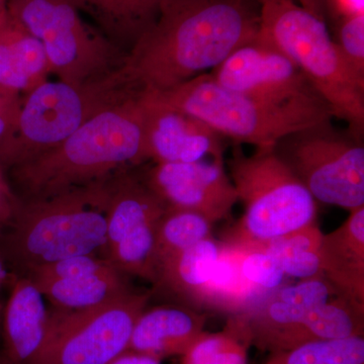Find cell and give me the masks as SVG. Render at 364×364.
I'll return each mask as SVG.
<instances>
[{
    "instance_id": "cell-1",
    "label": "cell",
    "mask_w": 364,
    "mask_h": 364,
    "mask_svg": "<svg viewBox=\"0 0 364 364\" xmlns=\"http://www.w3.org/2000/svg\"><path fill=\"white\" fill-rule=\"evenodd\" d=\"M258 28L259 14L249 0H168L124 70L141 92L170 90L212 70L255 39Z\"/></svg>"
},
{
    "instance_id": "cell-2",
    "label": "cell",
    "mask_w": 364,
    "mask_h": 364,
    "mask_svg": "<svg viewBox=\"0 0 364 364\" xmlns=\"http://www.w3.org/2000/svg\"><path fill=\"white\" fill-rule=\"evenodd\" d=\"M139 95L93 117L56 147L11 167L21 202L105 181L148 161Z\"/></svg>"
},
{
    "instance_id": "cell-3",
    "label": "cell",
    "mask_w": 364,
    "mask_h": 364,
    "mask_svg": "<svg viewBox=\"0 0 364 364\" xmlns=\"http://www.w3.org/2000/svg\"><path fill=\"white\" fill-rule=\"evenodd\" d=\"M112 178L21 202L6 228V260L26 275L48 263L105 251Z\"/></svg>"
},
{
    "instance_id": "cell-4",
    "label": "cell",
    "mask_w": 364,
    "mask_h": 364,
    "mask_svg": "<svg viewBox=\"0 0 364 364\" xmlns=\"http://www.w3.org/2000/svg\"><path fill=\"white\" fill-rule=\"evenodd\" d=\"M257 38L286 54L303 72L333 117L363 139L364 77L349 66L332 39L325 20L294 0H257Z\"/></svg>"
},
{
    "instance_id": "cell-5",
    "label": "cell",
    "mask_w": 364,
    "mask_h": 364,
    "mask_svg": "<svg viewBox=\"0 0 364 364\" xmlns=\"http://www.w3.org/2000/svg\"><path fill=\"white\" fill-rule=\"evenodd\" d=\"M143 93L198 117L234 144L256 149L274 148L284 136L334 117L323 100L270 104L227 90L208 73L170 90Z\"/></svg>"
},
{
    "instance_id": "cell-6",
    "label": "cell",
    "mask_w": 364,
    "mask_h": 364,
    "mask_svg": "<svg viewBox=\"0 0 364 364\" xmlns=\"http://www.w3.org/2000/svg\"><path fill=\"white\" fill-rule=\"evenodd\" d=\"M140 93L124 67L85 83L46 81L23 95L16 131L0 150V164L11 168L56 147L93 117Z\"/></svg>"
},
{
    "instance_id": "cell-7",
    "label": "cell",
    "mask_w": 364,
    "mask_h": 364,
    "mask_svg": "<svg viewBox=\"0 0 364 364\" xmlns=\"http://www.w3.org/2000/svg\"><path fill=\"white\" fill-rule=\"evenodd\" d=\"M228 168L244 213L224 243L255 245L317 221V202L274 148L246 155L234 144Z\"/></svg>"
},
{
    "instance_id": "cell-8",
    "label": "cell",
    "mask_w": 364,
    "mask_h": 364,
    "mask_svg": "<svg viewBox=\"0 0 364 364\" xmlns=\"http://www.w3.org/2000/svg\"><path fill=\"white\" fill-rule=\"evenodd\" d=\"M6 14L44 47L51 74L85 83L123 68L127 56L68 0H6Z\"/></svg>"
},
{
    "instance_id": "cell-9",
    "label": "cell",
    "mask_w": 364,
    "mask_h": 364,
    "mask_svg": "<svg viewBox=\"0 0 364 364\" xmlns=\"http://www.w3.org/2000/svg\"><path fill=\"white\" fill-rule=\"evenodd\" d=\"M275 153L316 202L352 210L364 205V146L331 121L284 136Z\"/></svg>"
},
{
    "instance_id": "cell-10",
    "label": "cell",
    "mask_w": 364,
    "mask_h": 364,
    "mask_svg": "<svg viewBox=\"0 0 364 364\" xmlns=\"http://www.w3.org/2000/svg\"><path fill=\"white\" fill-rule=\"evenodd\" d=\"M151 293L129 291L104 305L50 315L47 334L28 364H109L129 343Z\"/></svg>"
},
{
    "instance_id": "cell-11",
    "label": "cell",
    "mask_w": 364,
    "mask_h": 364,
    "mask_svg": "<svg viewBox=\"0 0 364 364\" xmlns=\"http://www.w3.org/2000/svg\"><path fill=\"white\" fill-rule=\"evenodd\" d=\"M337 294L324 277L275 289L244 314L251 345L275 353L309 342L339 338L341 318L328 303Z\"/></svg>"
},
{
    "instance_id": "cell-12",
    "label": "cell",
    "mask_w": 364,
    "mask_h": 364,
    "mask_svg": "<svg viewBox=\"0 0 364 364\" xmlns=\"http://www.w3.org/2000/svg\"><path fill=\"white\" fill-rule=\"evenodd\" d=\"M208 74L227 90L270 104L323 100L286 54L257 36L237 48Z\"/></svg>"
},
{
    "instance_id": "cell-13",
    "label": "cell",
    "mask_w": 364,
    "mask_h": 364,
    "mask_svg": "<svg viewBox=\"0 0 364 364\" xmlns=\"http://www.w3.org/2000/svg\"><path fill=\"white\" fill-rule=\"evenodd\" d=\"M142 176L167 208L193 210L214 224L228 219L238 203L224 161L154 163Z\"/></svg>"
},
{
    "instance_id": "cell-14",
    "label": "cell",
    "mask_w": 364,
    "mask_h": 364,
    "mask_svg": "<svg viewBox=\"0 0 364 364\" xmlns=\"http://www.w3.org/2000/svg\"><path fill=\"white\" fill-rule=\"evenodd\" d=\"M146 157L154 163L224 161V136L193 114L141 92L138 97Z\"/></svg>"
},
{
    "instance_id": "cell-15",
    "label": "cell",
    "mask_w": 364,
    "mask_h": 364,
    "mask_svg": "<svg viewBox=\"0 0 364 364\" xmlns=\"http://www.w3.org/2000/svg\"><path fill=\"white\" fill-rule=\"evenodd\" d=\"M207 314L186 306H155L136 321L128 350L161 361L181 356L205 331Z\"/></svg>"
},
{
    "instance_id": "cell-16",
    "label": "cell",
    "mask_w": 364,
    "mask_h": 364,
    "mask_svg": "<svg viewBox=\"0 0 364 364\" xmlns=\"http://www.w3.org/2000/svg\"><path fill=\"white\" fill-rule=\"evenodd\" d=\"M320 253L322 277L340 294L364 305V205L323 234Z\"/></svg>"
},
{
    "instance_id": "cell-17",
    "label": "cell",
    "mask_w": 364,
    "mask_h": 364,
    "mask_svg": "<svg viewBox=\"0 0 364 364\" xmlns=\"http://www.w3.org/2000/svg\"><path fill=\"white\" fill-rule=\"evenodd\" d=\"M49 318L44 296L33 280L16 277L4 310V353L16 363H30L44 342Z\"/></svg>"
},
{
    "instance_id": "cell-18",
    "label": "cell",
    "mask_w": 364,
    "mask_h": 364,
    "mask_svg": "<svg viewBox=\"0 0 364 364\" xmlns=\"http://www.w3.org/2000/svg\"><path fill=\"white\" fill-rule=\"evenodd\" d=\"M51 74L44 47L9 14L0 16V86L23 95Z\"/></svg>"
},
{
    "instance_id": "cell-19",
    "label": "cell",
    "mask_w": 364,
    "mask_h": 364,
    "mask_svg": "<svg viewBox=\"0 0 364 364\" xmlns=\"http://www.w3.org/2000/svg\"><path fill=\"white\" fill-rule=\"evenodd\" d=\"M95 28L126 53L149 31L168 0H68Z\"/></svg>"
},
{
    "instance_id": "cell-20",
    "label": "cell",
    "mask_w": 364,
    "mask_h": 364,
    "mask_svg": "<svg viewBox=\"0 0 364 364\" xmlns=\"http://www.w3.org/2000/svg\"><path fill=\"white\" fill-rule=\"evenodd\" d=\"M134 169L112 178L105 252L136 228L157 222L168 208L144 181L142 172Z\"/></svg>"
},
{
    "instance_id": "cell-21",
    "label": "cell",
    "mask_w": 364,
    "mask_h": 364,
    "mask_svg": "<svg viewBox=\"0 0 364 364\" xmlns=\"http://www.w3.org/2000/svg\"><path fill=\"white\" fill-rule=\"evenodd\" d=\"M222 250V242L208 237L159 267L154 286L167 291L182 306L200 311L205 287ZM202 312V311H200Z\"/></svg>"
},
{
    "instance_id": "cell-22",
    "label": "cell",
    "mask_w": 364,
    "mask_h": 364,
    "mask_svg": "<svg viewBox=\"0 0 364 364\" xmlns=\"http://www.w3.org/2000/svg\"><path fill=\"white\" fill-rule=\"evenodd\" d=\"M267 296L242 274L235 246L222 242V250L210 280L203 291L200 311L248 313Z\"/></svg>"
},
{
    "instance_id": "cell-23",
    "label": "cell",
    "mask_w": 364,
    "mask_h": 364,
    "mask_svg": "<svg viewBox=\"0 0 364 364\" xmlns=\"http://www.w3.org/2000/svg\"><path fill=\"white\" fill-rule=\"evenodd\" d=\"M44 298L61 311H77L104 305L131 291L124 274L112 267L68 279L33 282Z\"/></svg>"
},
{
    "instance_id": "cell-24",
    "label": "cell",
    "mask_w": 364,
    "mask_h": 364,
    "mask_svg": "<svg viewBox=\"0 0 364 364\" xmlns=\"http://www.w3.org/2000/svg\"><path fill=\"white\" fill-rule=\"evenodd\" d=\"M250 345L245 315L229 316L223 331H203L182 354L181 364H247Z\"/></svg>"
},
{
    "instance_id": "cell-25",
    "label": "cell",
    "mask_w": 364,
    "mask_h": 364,
    "mask_svg": "<svg viewBox=\"0 0 364 364\" xmlns=\"http://www.w3.org/2000/svg\"><path fill=\"white\" fill-rule=\"evenodd\" d=\"M323 234L315 221L255 245L267 249L274 255L287 277L312 279L322 277L320 249Z\"/></svg>"
},
{
    "instance_id": "cell-26",
    "label": "cell",
    "mask_w": 364,
    "mask_h": 364,
    "mask_svg": "<svg viewBox=\"0 0 364 364\" xmlns=\"http://www.w3.org/2000/svg\"><path fill=\"white\" fill-rule=\"evenodd\" d=\"M214 223L193 210L167 208L157 222L155 231V259L157 272L167 260L212 237ZM157 279V277H156Z\"/></svg>"
},
{
    "instance_id": "cell-27",
    "label": "cell",
    "mask_w": 364,
    "mask_h": 364,
    "mask_svg": "<svg viewBox=\"0 0 364 364\" xmlns=\"http://www.w3.org/2000/svg\"><path fill=\"white\" fill-rule=\"evenodd\" d=\"M159 221V220H158ZM157 221V222H158ZM157 222L136 228L107 249L105 257L123 274L156 282L155 231Z\"/></svg>"
},
{
    "instance_id": "cell-28",
    "label": "cell",
    "mask_w": 364,
    "mask_h": 364,
    "mask_svg": "<svg viewBox=\"0 0 364 364\" xmlns=\"http://www.w3.org/2000/svg\"><path fill=\"white\" fill-rule=\"evenodd\" d=\"M264 364H364V337L309 342L272 353Z\"/></svg>"
},
{
    "instance_id": "cell-29",
    "label": "cell",
    "mask_w": 364,
    "mask_h": 364,
    "mask_svg": "<svg viewBox=\"0 0 364 364\" xmlns=\"http://www.w3.org/2000/svg\"><path fill=\"white\" fill-rule=\"evenodd\" d=\"M235 246L242 274L261 293L269 294L282 287L286 279L279 260L259 245Z\"/></svg>"
},
{
    "instance_id": "cell-30",
    "label": "cell",
    "mask_w": 364,
    "mask_h": 364,
    "mask_svg": "<svg viewBox=\"0 0 364 364\" xmlns=\"http://www.w3.org/2000/svg\"><path fill=\"white\" fill-rule=\"evenodd\" d=\"M337 47L349 66L364 77V14L338 21Z\"/></svg>"
},
{
    "instance_id": "cell-31",
    "label": "cell",
    "mask_w": 364,
    "mask_h": 364,
    "mask_svg": "<svg viewBox=\"0 0 364 364\" xmlns=\"http://www.w3.org/2000/svg\"><path fill=\"white\" fill-rule=\"evenodd\" d=\"M23 95L0 86V150L13 136L20 116Z\"/></svg>"
},
{
    "instance_id": "cell-32",
    "label": "cell",
    "mask_w": 364,
    "mask_h": 364,
    "mask_svg": "<svg viewBox=\"0 0 364 364\" xmlns=\"http://www.w3.org/2000/svg\"><path fill=\"white\" fill-rule=\"evenodd\" d=\"M21 205L20 196L14 193L0 164V233L13 221Z\"/></svg>"
},
{
    "instance_id": "cell-33",
    "label": "cell",
    "mask_w": 364,
    "mask_h": 364,
    "mask_svg": "<svg viewBox=\"0 0 364 364\" xmlns=\"http://www.w3.org/2000/svg\"><path fill=\"white\" fill-rule=\"evenodd\" d=\"M324 13L335 21L364 14V0H323Z\"/></svg>"
},
{
    "instance_id": "cell-34",
    "label": "cell",
    "mask_w": 364,
    "mask_h": 364,
    "mask_svg": "<svg viewBox=\"0 0 364 364\" xmlns=\"http://www.w3.org/2000/svg\"><path fill=\"white\" fill-rule=\"evenodd\" d=\"M161 361L130 350L123 352L109 364H160Z\"/></svg>"
},
{
    "instance_id": "cell-35",
    "label": "cell",
    "mask_w": 364,
    "mask_h": 364,
    "mask_svg": "<svg viewBox=\"0 0 364 364\" xmlns=\"http://www.w3.org/2000/svg\"><path fill=\"white\" fill-rule=\"evenodd\" d=\"M299 6L304 7L306 11H310L318 16V18L325 20L324 6H323V0H298Z\"/></svg>"
},
{
    "instance_id": "cell-36",
    "label": "cell",
    "mask_w": 364,
    "mask_h": 364,
    "mask_svg": "<svg viewBox=\"0 0 364 364\" xmlns=\"http://www.w3.org/2000/svg\"><path fill=\"white\" fill-rule=\"evenodd\" d=\"M9 273L7 270L6 263L4 257L0 256V289L6 284L7 279H9Z\"/></svg>"
},
{
    "instance_id": "cell-37",
    "label": "cell",
    "mask_w": 364,
    "mask_h": 364,
    "mask_svg": "<svg viewBox=\"0 0 364 364\" xmlns=\"http://www.w3.org/2000/svg\"><path fill=\"white\" fill-rule=\"evenodd\" d=\"M0 364H23L20 363H16V361H14L13 359L9 358L4 352L0 353Z\"/></svg>"
},
{
    "instance_id": "cell-38",
    "label": "cell",
    "mask_w": 364,
    "mask_h": 364,
    "mask_svg": "<svg viewBox=\"0 0 364 364\" xmlns=\"http://www.w3.org/2000/svg\"><path fill=\"white\" fill-rule=\"evenodd\" d=\"M6 11H4V13H6ZM4 13H0V16H1V14H4Z\"/></svg>"
},
{
    "instance_id": "cell-39",
    "label": "cell",
    "mask_w": 364,
    "mask_h": 364,
    "mask_svg": "<svg viewBox=\"0 0 364 364\" xmlns=\"http://www.w3.org/2000/svg\"><path fill=\"white\" fill-rule=\"evenodd\" d=\"M0 310H1V306H0Z\"/></svg>"
}]
</instances>
